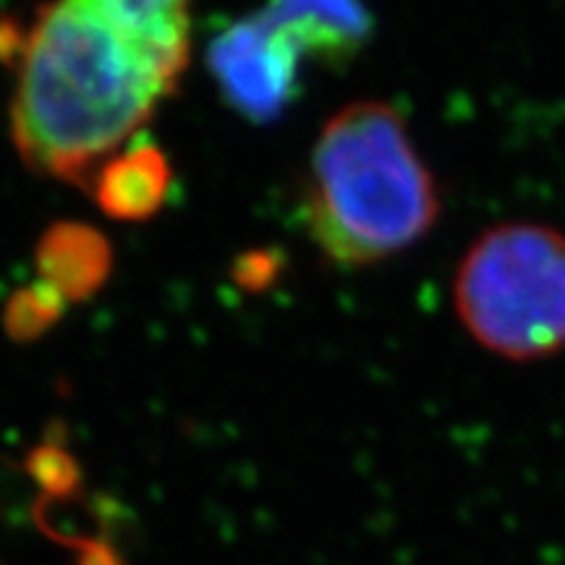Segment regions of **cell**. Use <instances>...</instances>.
I'll use <instances>...</instances> for the list:
<instances>
[{"instance_id":"obj_1","label":"cell","mask_w":565,"mask_h":565,"mask_svg":"<svg viewBox=\"0 0 565 565\" xmlns=\"http://www.w3.org/2000/svg\"><path fill=\"white\" fill-rule=\"evenodd\" d=\"M168 95L82 0H47L17 55L13 147L30 171L87 186Z\"/></svg>"},{"instance_id":"obj_2","label":"cell","mask_w":565,"mask_h":565,"mask_svg":"<svg viewBox=\"0 0 565 565\" xmlns=\"http://www.w3.org/2000/svg\"><path fill=\"white\" fill-rule=\"evenodd\" d=\"M437 181L391 103L359 100L317 137L301 189V215L338 267L385 263L412 249L440 217Z\"/></svg>"},{"instance_id":"obj_3","label":"cell","mask_w":565,"mask_h":565,"mask_svg":"<svg viewBox=\"0 0 565 565\" xmlns=\"http://www.w3.org/2000/svg\"><path fill=\"white\" fill-rule=\"evenodd\" d=\"M456 315L484 351L540 362L565 351V236L542 223H503L463 254Z\"/></svg>"},{"instance_id":"obj_4","label":"cell","mask_w":565,"mask_h":565,"mask_svg":"<svg viewBox=\"0 0 565 565\" xmlns=\"http://www.w3.org/2000/svg\"><path fill=\"white\" fill-rule=\"evenodd\" d=\"M301 55L263 9L212 40L207 66L223 100L252 124H273L299 92Z\"/></svg>"},{"instance_id":"obj_5","label":"cell","mask_w":565,"mask_h":565,"mask_svg":"<svg viewBox=\"0 0 565 565\" xmlns=\"http://www.w3.org/2000/svg\"><path fill=\"white\" fill-rule=\"evenodd\" d=\"M162 87L173 92L189 63L194 0H82Z\"/></svg>"},{"instance_id":"obj_6","label":"cell","mask_w":565,"mask_h":565,"mask_svg":"<svg viewBox=\"0 0 565 565\" xmlns=\"http://www.w3.org/2000/svg\"><path fill=\"white\" fill-rule=\"evenodd\" d=\"M263 13L301 58L328 68L349 66L374 38V17L364 0H267Z\"/></svg>"},{"instance_id":"obj_7","label":"cell","mask_w":565,"mask_h":565,"mask_svg":"<svg viewBox=\"0 0 565 565\" xmlns=\"http://www.w3.org/2000/svg\"><path fill=\"white\" fill-rule=\"evenodd\" d=\"M173 171L168 154L154 145H129L89 175L87 192L113 221H150L166 207Z\"/></svg>"},{"instance_id":"obj_8","label":"cell","mask_w":565,"mask_h":565,"mask_svg":"<svg viewBox=\"0 0 565 565\" xmlns=\"http://www.w3.org/2000/svg\"><path fill=\"white\" fill-rule=\"evenodd\" d=\"M38 280L66 303L100 294L113 270L110 242L84 223H55L34 249Z\"/></svg>"},{"instance_id":"obj_9","label":"cell","mask_w":565,"mask_h":565,"mask_svg":"<svg viewBox=\"0 0 565 565\" xmlns=\"http://www.w3.org/2000/svg\"><path fill=\"white\" fill-rule=\"evenodd\" d=\"M68 303L55 296L51 288L34 280L32 286L21 288L6 301L3 328L13 341L30 343L34 338L45 335L66 312Z\"/></svg>"},{"instance_id":"obj_10","label":"cell","mask_w":565,"mask_h":565,"mask_svg":"<svg viewBox=\"0 0 565 565\" xmlns=\"http://www.w3.org/2000/svg\"><path fill=\"white\" fill-rule=\"evenodd\" d=\"M270 273H275L273 259L263 257V254H252V257L246 259V265H244V267H238V278H242L249 288L257 286V278H259V275H263L265 280H270Z\"/></svg>"},{"instance_id":"obj_11","label":"cell","mask_w":565,"mask_h":565,"mask_svg":"<svg viewBox=\"0 0 565 565\" xmlns=\"http://www.w3.org/2000/svg\"><path fill=\"white\" fill-rule=\"evenodd\" d=\"M0 565H6V563H3V561H0Z\"/></svg>"}]
</instances>
